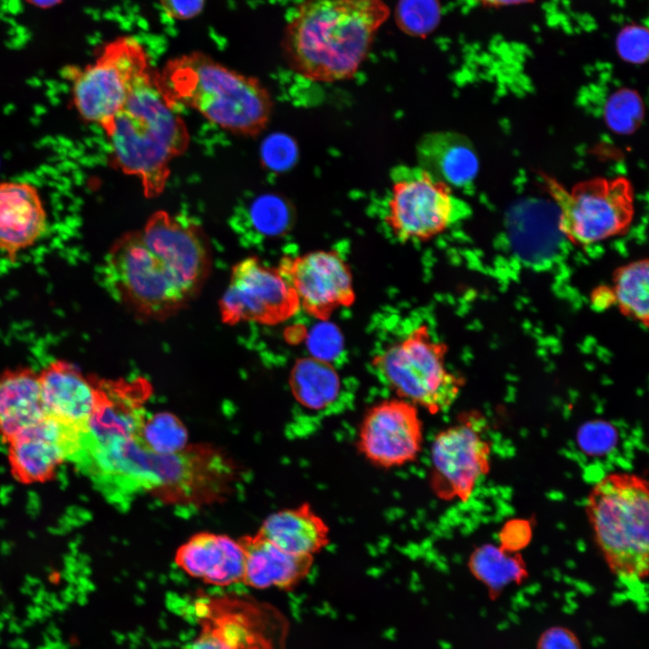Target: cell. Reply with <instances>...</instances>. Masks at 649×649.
<instances>
[{
    "instance_id": "obj_19",
    "label": "cell",
    "mask_w": 649,
    "mask_h": 649,
    "mask_svg": "<svg viewBox=\"0 0 649 649\" xmlns=\"http://www.w3.org/2000/svg\"><path fill=\"white\" fill-rule=\"evenodd\" d=\"M244 553L242 583L251 588L289 590L311 571L314 557L292 554L260 533L241 537Z\"/></svg>"
},
{
    "instance_id": "obj_23",
    "label": "cell",
    "mask_w": 649,
    "mask_h": 649,
    "mask_svg": "<svg viewBox=\"0 0 649 649\" xmlns=\"http://www.w3.org/2000/svg\"><path fill=\"white\" fill-rule=\"evenodd\" d=\"M289 387L304 407L319 411L332 405L339 396L340 377L325 359L315 356L297 360L289 374Z\"/></svg>"
},
{
    "instance_id": "obj_24",
    "label": "cell",
    "mask_w": 649,
    "mask_h": 649,
    "mask_svg": "<svg viewBox=\"0 0 649 649\" xmlns=\"http://www.w3.org/2000/svg\"><path fill=\"white\" fill-rule=\"evenodd\" d=\"M648 278V260L639 259L616 269L611 287L620 312L645 327L649 324Z\"/></svg>"
},
{
    "instance_id": "obj_14",
    "label": "cell",
    "mask_w": 649,
    "mask_h": 649,
    "mask_svg": "<svg viewBox=\"0 0 649 649\" xmlns=\"http://www.w3.org/2000/svg\"><path fill=\"white\" fill-rule=\"evenodd\" d=\"M309 315L325 321L355 300L350 267L335 251L318 250L280 261L278 268Z\"/></svg>"
},
{
    "instance_id": "obj_1",
    "label": "cell",
    "mask_w": 649,
    "mask_h": 649,
    "mask_svg": "<svg viewBox=\"0 0 649 649\" xmlns=\"http://www.w3.org/2000/svg\"><path fill=\"white\" fill-rule=\"evenodd\" d=\"M210 264L209 242L202 229L161 210L142 229L114 242L101 273L114 299L140 317L163 320L195 298Z\"/></svg>"
},
{
    "instance_id": "obj_2",
    "label": "cell",
    "mask_w": 649,
    "mask_h": 649,
    "mask_svg": "<svg viewBox=\"0 0 649 649\" xmlns=\"http://www.w3.org/2000/svg\"><path fill=\"white\" fill-rule=\"evenodd\" d=\"M390 15L384 0H302L281 40L288 67L324 83L352 78Z\"/></svg>"
},
{
    "instance_id": "obj_33",
    "label": "cell",
    "mask_w": 649,
    "mask_h": 649,
    "mask_svg": "<svg viewBox=\"0 0 649 649\" xmlns=\"http://www.w3.org/2000/svg\"><path fill=\"white\" fill-rule=\"evenodd\" d=\"M591 301L592 304L599 309L608 308L612 304H615L612 288L609 287H603L594 290L592 292Z\"/></svg>"
},
{
    "instance_id": "obj_7",
    "label": "cell",
    "mask_w": 649,
    "mask_h": 649,
    "mask_svg": "<svg viewBox=\"0 0 649 649\" xmlns=\"http://www.w3.org/2000/svg\"><path fill=\"white\" fill-rule=\"evenodd\" d=\"M65 72L78 114L105 130L152 70L143 46L133 37L121 36L105 44L91 63L69 67Z\"/></svg>"
},
{
    "instance_id": "obj_31",
    "label": "cell",
    "mask_w": 649,
    "mask_h": 649,
    "mask_svg": "<svg viewBox=\"0 0 649 649\" xmlns=\"http://www.w3.org/2000/svg\"><path fill=\"white\" fill-rule=\"evenodd\" d=\"M535 649H582V645L576 633L571 628L552 626L539 635Z\"/></svg>"
},
{
    "instance_id": "obj_12",
    "label": "cell",
    "mask_w": 649,
    "mask_h": 649,
    "mask_svg": "<svg viewBox=\"0 0 649 649\" xmlns=\"http://www.w3.org/2000/svg\"><path fill=\"white\" fill-rule=\"evenodd\" d=\"M458 204L448 184L420 169L394 180L385 222L401 242H426L449 227Z\"/></svg>"
},
{
    "instance_id": "obj_3",
    "label": "cell",
    "mask_w": 649,
    "mask_h": 649,
    "mask_svg": "<svg viewBox=\"0 0 649 649\" xmlns=\"http://www.w3.org/2000/svg\"><path fill=\"white\" fill-rule=\"evenodd\" d=\"M103 131L113 164L137 177L148 198L163 192L170 163L186 151L189 141L187 125L161 91L155 71L135 87Z\"/></svg>"
},
{
    "instance_id": "obj_5",
    "label": "cell",
    "mask_w": 649,
    "mask_h": 649,
    "mask_svg": "<svg viewBox=\"0 0 649 649\" xmlns=\"http://www.w3.org/2000/svg\"><path fill=\"white\" fill-rule=\"evenodd\" d=\"M586 514L612 573L624 582H643L649 569L647 481L628 472L605 476L590 489Z\"/></svg>"
},
{
    "instance_id": "obj_32",
    "label": "cell",
    "mask_w": 649,
    "mask_h": 649,
    "mask_svg": "<svg viewBox=\"0 0 649 649\" xmlns=\"http://www.w3.org/2000/svg\"><path fill=\"white\" fill-rule=\"evenodd\" d=\"M169 17L176 20H189L197 16L205 6L206 0H159Z\"/></svg>"
},
{
    "instance_id": "obj_34",
    "label": "cell",
    "mask_w": 649,
    "mask_h": 649,
    "mask_svg": "<svg viewBox=\"0 0 649 649\" xmlns=\"http://www.w3.org/2000/svg\"><path fill=\"white\" fill-rule=\"evenodd\" d=\"M479 5L487 8H505L536 3L540 0H475Z\"/></svg>"
},
{
    "instance_id": "obj_10",
    "label": "cell",
    "mask_w": 649,
    "mask_h": 649,
    "mask_svg": "<svg viewBox=\"0 0 649 649\" xmlns=\"http://www.w3.org/2000/svg\"><path fill=\"white\" fill-rule=\"evenodd\" d=\"M219 306L222 319L228 324L242 321L278 324L300 308L294 288L279 270L262 264L255 257L246 258L233 268Z\"/></svg>"
},
{
    "instance_id": "obj_35",
    "label": "cell",
    "mask_w": 649,
    "mask_h": 649,
    "mask_svg": "<svg viewBox=\"0 0 649 649\" xmlns=\"http://www.w3.org/2000/svg\"><path fill=\"white\" fill-rule=\"evenodd\" d=\"M31 5L41 7V8H50L52 6L57 5L59 4L62 0H27Z\"/></svg>"
},
{
    "instance_id": "obj_18",
    "label": "cell",
    "mask_w": 649,
    "mask_h": 649,
    "mask_svg": "<svg viewBox=\"0 0 649 649\" xmlns=\"http://www.w3.org/2000/svg\"><path fill=\"white\" fill-rule=\"evenodd\" d=\"M38 379L47 414L84 430L97 403L92 376H85L71 363L57 360L38 371Z\"/></svg>"
},
{
    "instance_id": "obj_30",
    "label": "cell",
    "mask_w": 649,
    "mask_h": 649,
    "mask_svg": "<svg viewBox=\"0 0 649 649\" xmlns=\"http://www.w3.org/2000/svg\"><path fill=\"white\" fill-rule=\"evenodd\" d=\"M296 157L295 142L284 134L270 136L262 143L261 158L269 169L285 170L293 165Z\"/></svg>"
},
{
    "instance_id": "obj_17",
    "label": "cell",
    "mask_w": 649,
    "mask_h": 649,
    "mask_svg": "<svg viewBox=\"0 0 649 649\" xmlns=\"http://www.w3.org/2000/svg\"><path fill=\"white\" fill-rule=\"evenodd\" d=\"M176 564L190 577L216 587L242 582L244 553L240 543L225 535L197 533L180 545Z\"/></svg>"
},
{
    "instance_id": "obj_9",
    "label": "cell",
    "mask_w": 649,
    "mask_h": 649,
    "mask_svg": "<svg viewBox=\"0 0 649 649\" xmlns=\"http://www.w3.org/2000/svg\"><path fill=\"white\" fill-rule=\"evenodd\" d=\"M194 613L199 630L181 649H275L271 614L251 597L201 595Z\"/></svg>"
},
{
    "instance_id": "obj_20",
    "label": "cell",
    "mask_w": 649,
    "mask_h": 649,
    "mask_svg": "<svg viewBox=\"0 0 649 649\" xmlns=\"http://www.w3.org/2000/svg\"><path fill=\"white\" fill-rule=\"evenodd\" d=\"M258 533L292 554L315 557L330 543V528L309 503L270 514Z\"/></svg>"
},
{
    "instance_id": "obj_11",
    "label": "cell",
    "mask_w": 649,
    "mask_h": 649,
    "mask_svg": "<svg viewBox=\"0 0 649 649\" xmlns=\"http://www.w3.org/2000/svg\"><path fill=\"white\" fill-rule=\"evenodd\" d=\"M472 418L440 431L431 446L430 486L443 500L465 502L489 470L491 447Z\"/></svg>"
},
{
    "instance_id": "obj_21",
    "label": "cell",
    "mask_w": 649,
    "mask_h": 649,
    "mask_svg": "<svg viewBox=\"0 0 649 649\" xmlns=\"http://www.w3.org/2000/svg\"><path fill=\"white\" fill-rule=\"evenodd\" d=\"M38 371L9 370L0 375V435L10 441L47 416Z\"/></svg>"
},
{
    "instance_id": "obj_29",
    "label": "cell",
    "mask_w": 649,
    "mask_h": 649,
    "mask_svg": "<svg viewBox=\"0 0 649 649\" xmlns=\"http://www.w3.org/2000/svg\"><path fill=\"white\" fill-rule=\"evenodd\" d=\"M648 45V30L638 23H630L622 27L615 40L619 57L633 64H641L647 59Z\"/></svg>"
},
{
    "instance_id": "obj_13",
    "label": "cell",
    "mask_w": 649,
    "mask_h": 649,
    "mask_svg": "<svg viewBox=\"0 0 649 649\" xmlns=\"http://www.w3.org/2000/svg\"><path fill=\"white\" fill-rule=\"evenodd\" d=\"M423 441V423L416 406L398 398L368 409L358 431L357 448L371 464L393 469L414 462Z\"/></svg>"
},
{
    "instance_id": "obj_22",
    "label": "cell",
    "mask_w": 649,
    "mask_h": 649,
    "mask_svg": "<svg viewBox=\"0 0 649 649\" xmlns=\"http://www.w3.org/2000/svg\"><path fill=\"white\" fill-rule=\"evenodd\" d=\"M418 155L424 169L452 186L465 185L475 178L479 163L469 141L451 133L426 136L419 144Z\"/></svg>"
},
{
    "instance_id": "obj_25",
    "label": "cell",
    "mask_w": 649,
    "mask_h": 649,
    "mask_svg": "<svg viewBox=\"0 0 649 649\" xmlns=\"http://www.w3.org/2000/svg\"><path fill=\"white\" fill-rule=\"evenodd\" d=\"M140 441L156 454H173L187 446V431L169 412L146 415L138 433Z\"/></svg>"
},
{
    "instance_id": "obj_4",
    "label": "cell",
    "mask_w": 649,
    "mask_h": 649,
    "mask_svg": "<svg viewBox=\"0 0 649 649\" xmlns=\"http://www.w3.org/2000/svg\"><path fill=\"white\" fill-rule=\"evenodd\" d=\"M158 81L170 103L188 105L235 134L256 136L271 117L273 101L259 79L199 51L169 59Z\"/></svg>"
},
{
    "instance_id": "obj_36",
    "label": "cell",
    "mask_w": 649,
    "mask_h": 649,
    "mask_svg": "<svg viewBox=\"0 0 649 649\" xmlns=\"http://www.w3.org/2000/svg\"><path fill=\"white\" fill-rule=\"evenodd\" d=\"M29 512L30 513H36L39 510L40 503H39V498L34 492L29 493Z\"/></svg>"
},
{
    "instance_id": "obj_26",
    "label": "cell",
    "mask_w": 649,
    "mask_h": 649,
    "mask_svg": "<svg viewBox=\"0 0 649 649\" xmlns=\"http://www.w3.org/2000/svg\"><path fill=\"white\" fill-rule=\"evenodd\" d=\"M395 22L407 35L425 38L440 24L442 7L439 0H398Z\"/></svg>"
},
{
    "instance_id": "obj_8",
    "label": "cell",
    "mask_w": 649,
    "mask_h": 649,
    "mask_svg": "<svg viewBox=\"0 0 649 649\" xmlns=\"http://www.w3.org/2000/svg\"><path fill=\"white\" fill-rule=\"evenodd\" d=\"M545 178L558 209V228L571 243L587 246L620 235L629 227L634 198L627 179L597 178L568 191L556 180Z\"/></svg>"
},
{
    "instance_id": "obj_16",
    "label": "cell",
    "mask_w": 649,
    "mask_h": 649,
    "mask_svg": "<svg viewBox=\"0 0 649 649\" xmlns=\"http://www.w3.org/2000/svg\"><path fill=\"white\" fill-rule=\"evenodd\" d=\"M47 228L48 215L37 187L26 181L0 183V251L15 258Z\"/></svg>"
},
{
    "instance_id": "obj_28",
    "label": "cell",
    "mask_w": 649,
    "mask_h": 649,
    "mask_svg": "<svg viewBox=\"0 0 649 649\" xmlns=\"http://www.w3.org/2000/svg\"><path fill=\"white\" fill-rule=\"evenodd\" d=\"M643 115L639 96L631 89L617 91L608 99L605 116L608 126L620 133H630L637 128Z\"/></svg>"
},
{
    "instance_id": "obj_27",
    "label": "cell",
    "mask_w": 649,
    "mask_h": 649,
    "mask_svg": "<svg viewBox=\"0 0 649 649\" xmlns=\"http://www.w3.org/2000/svg\"><path fill=\"white\" fill-rule=\"evenodd\" d=\"M293 224L289 204L276 195L259 197L250 209L251 229L261 237H276L287 233Z\"/></svg>"
},
{
    "instance_id": "obj_15",
    "label": "cell",
    "mask_w": 649,
    "mask_h": 649,
    "mask_svg": "<svg viewBox=\"0 0 649 649\" xmlns=\"http://www.w3.org/2000/svg\"><path fill=\"white\" fill-rule=\"evenodd\" d=\"M74 428L51 416L11 439L8 452L14 475L26 482L50 478L71 454Z\"/></svg>"
},
{
    "instance_id": "obj_6",
    "label": "cell",
    "mask_w": 649,
    "mask_h": 649,
    "mask_svg": "<svg viewBox=\"0 0 649 649\" xmlns=\"http://www.w3.org/2000/svg\"><path fill=\"white\" fill-rule=\"evenodd\" d=\"M447 349L423 324L376 355L372 364L381 380L399 398L435 414L454 403L464 384L446 367Z\"/></svg>"
}]
</instances>
